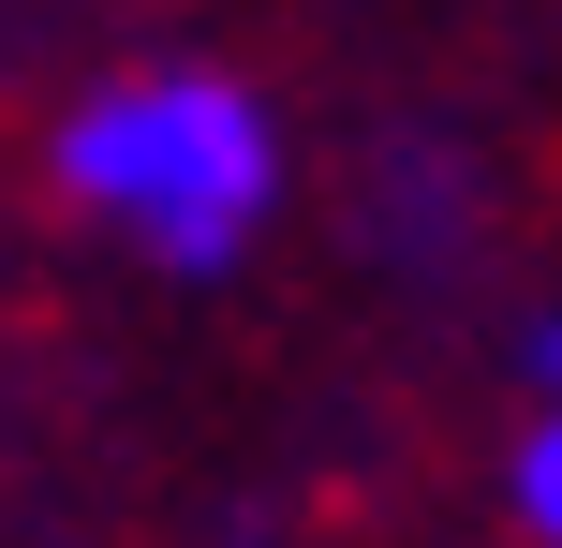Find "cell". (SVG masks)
Wrapping results in <instances>:
<instances>
[{"mask_svg": "<svg viewBox=\"0 0 562 548\" xmlns=\"http://www.w3.org/2000/svg\"><path fill=\"white\" fill-rule=\"evenodd\" d=\"M45 178L75 223H104L148 267H237L281 223V104L223 59H134L59 104Z\"/></svg>", "mask_w": 562, "mask_h": 548, "instance_id": "cell-1", "label": "cell"}, {"mask_svg": "<svg viewBox=\"0 0 562 548\" xmlns=\"http://www.w3.org/2000/svg\"><path fill=\"white\" fill-rule=\"evenodd\" d=\"M504 504H518V519H533V534L562 548V401L533 415V430H518V460H504Z\"/></svg>", "mask_w": 562, "mask_h": 548, "instance_id": "cell-2", "label": "cell"}, {"mask_svg": "<svg viewBox=\"0 0 562 548\" xmlns=\"http://www.w3.org/2000/svg\"><path fill=\"white\" fill-rule=\"evenodd\" d=\"M533 385H548V401H562V326H548V342H533Z\"/></svg>", "mask_w": 562, "mask_h": 548, "instance_id": "cell-3", "label": "cell"}]
</instances>
